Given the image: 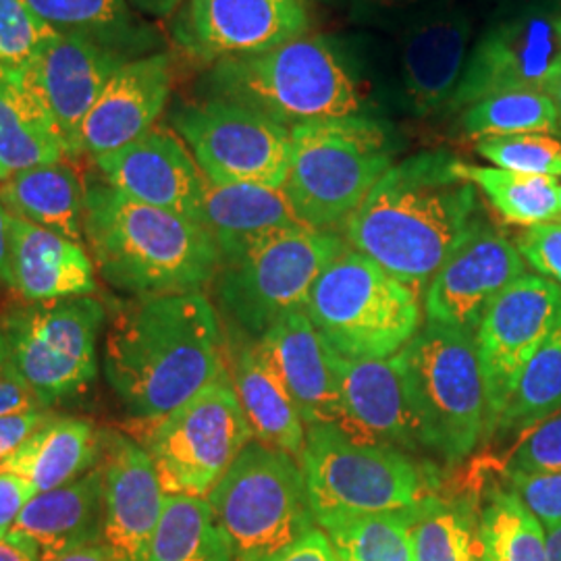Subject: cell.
Instances as JSON below:
<instances>
[{
	"label": "cell",
	"mask_w": 561,
	"mask_h": 561,
	"mask_svg": "<svg viewBox=\"0 0 561 561\" xmlns=\"http://www.w3.org/2000/svg\"><path fill=\"white\" fill-rule=\"evenodd\" d=\"M304 310L345 360L398 356L421 327L419 289L350 248L322 268Z\"/></svg>",
	"instance_id": "52a82bcc"
},
{
	"label": "cell",
	"mask_w": 561,
	"mask_h": 561,
	"mask_svg": "<svg viewBox=\"0 0 561 561\" xmlns=\"http://www.w3.org/2000/svg\"><path fill=\"white\" fill-rule=\"evenodd\" d=\"M233 561H268L310 533L314 520L300 460L248 443L208 493Z\"/></svg>",
	"instance_id": "9c48e42d"
},
{
	"label": "cell",
	"mask_w": 561,
	"mask_h": 561,
	"mask_svg": "<svg viewBox=\"0 0 561 561\" xmlns=\"http://www.w3.org/2000/svg\"><path fill=\"white\" fill-rule=\"evenodd\" d=\"M447 152H422L393 164L343 221L347 243L393 277L419 289L472 233L479 194Z\"/></svg>",
	"instance_id": "7a4b0ae2"
},
{
	"label": "cell",
	"mask_w": 561,
	"mask_h": 561,
	"mask_svg": "<svg viewBox=\"0 0 561 561\" xmlns=\"http://www.w3.org/2000/svg\"><path fill=\"white\" fill-rule=\"evenodd\" d=\"M561 410V321L522 368L495 431L524 433Z\"/></svg>",
	"instance_id": "74e56055"
},
{
	"label": "cell",
	"mask_w": 561,
	"mask_h": 561,
	"mask_svg": "<svg viewBox=\"0 0 561 561\" xmlns=\"http://www.w3.org/2000/svg\"><path fill=\"white\" fill-rule=\"evenodd\" d=\"M104 468L102 461L57 489L38 493L11 528L30 542L41 561H53L85 545L102 542Z\"/></svg>",
	"instance_id": "484cf974"
},
{
	"label": "cell",
	"mask_w": 561,
	"mask_h": 561,
	"mask_svg": "<svg viewBox=\"0 0 561 561\" xmlns=\"http://www.w3.org/2000/svg\"><path fill=\"white\" fill-rule=\"evenodd\" d=\"M412 510L321 522L340 561H414Z\"/></svg>",
	"instance_id": "d590c367"
},
{
	"label": "cell",
	"mask_w": 561,
	"mask_h": 561,
	"mask_svg": "<svg viewBox=\"0 0 561 561\" xmlns=\"http://www.w3.org/2000/svg\"><path fill=\"white\" fill-rule=\"evenodd\" d=\"M507 489L541 520L542 526L561 522V472L507 474Z\"/></svg>",
	"instance_id": "f6af8a7d"
},
{
	"label": "cell",
	"mask_w": 561,
	"mask_h": 561,
	"mask_svg": "<svg viewBox=\"0 0 561 561\" xmlns=\"http://www.w3.org/2000/svg\"><path fill=\"white\" fill-rule=\"evenodd\" d=\"M169 119L210 183L280 190L287 180L291 129L277 121L221 99L180 104Z\"/></svg>",
	"instance_id": "4fadbf2b"
},
{
	"label": "cell",
	"mask_w": 561,
	"mask_h": 561,
	"mask_svg": "<svg viewBox=\"0 0 561 561\" xmlns=\"http://www.w3.org/2000/svg\"><path fill=\"white\" fill-rule=\"evenodd\" d=\"M460 129L474 140L489 136L561 134L560 117L547 92L507 90L468 104L458 115Z\"/></svg>",
	"instance_id": "e575fe53"
},
{
	"label": "cell",
	"mask_w": 561,
	"mask_h": 561,
	"mask_svg": "<svg viewBox=\"0 0 561 561\" xmlns=\"http://www.w3.org/2000/svg\"><path fill=\"white\" fill-rule=\"evenodd\" d=\"M304 0H187L173 36L196 59L266 53L308 34Z\"/></svg>",
	"instance_id": "e0dca14e"
},
{
	"label": "cell",
	"mask_w": 561,
	"mask_h": 561,
	"mask_svg": "<svg viewBox=\"0 0 561 561\" xmlns=\"http://www.w3.org/2000/svg\"><path fill=\"white\" fill-rule=\"evenodd\" d=\"M340 373V426L352 439L398 449H422L419 421L398 356L381 360H345L335 354Z\"/></svg>",
	"instance_id": "603a6c76"
},
{
	"label": "cell",
	"mask_w": 561,
	"mask_h": 561,
	"mask_svg": "<svg viewBox=\"0 0 561 561\" xmlns=\"http://www.w3.org/2000/svg\"><path fill=\"white\" fill-rule=\"evenodd\" d=\"M547 561H561V522L547 526Z\"/></svg>",
	"instance_id": "9f6ffc18"
},
{
	"label": "cell",
	"mask_w": 561,
	"mask_h": 561,
	"mask_svg": "<svg viewBox=\"0 0 561 561\" xmlns=\"http://www.w3.org/2000/svg\"><path fill=\"white\" fill-rule=\"evenodd\" d=\"M173 90L167 53L129 60L106 81L80 129V157L99 159L140 140L162 115Z\"/></svg>",
	"instance_id": "7402d4cb"
},
{
	"label": "cell",
	"mask_w": 561,
	"mask_h": 561,
	"mask_svg": "<svg viewBox=\"0 0 561 561\" xmlns=\"http://www.w3.org/2000/svg\"><path fill=\"white\" fill-rule=\"evenodd\" d=\"M414 561H482L479 518L468 503L422 500L412 512Z\"/></svg>",
	"instance_id": "8d00e7d4"
},
{
	"label": "cell",
	"mask_w": 561,
	"mask_h": 561,
	"mask_svg": "<svg viewBox=\"0 0 561 561\" xmlns=\"http://www.w3.org/2000/svg\"><path fill=\"white\" fill-rule=\"evenodd\" d=\"M516 248L524 264L533 266L537 275L561 285V221L526 227Z\"/></svg>",
	"instance_id": "ee69618b"
},
{
	"label": "cell",
	"mask_w": 561,
	"mask_h": 561,
	"mask_svg": "<svg viewBox=\"0 0 561 561\" xmlns=\"http://www.w3.org/2000/svg\"><path fill=\"white\" fill-rule=\"evenodd\" d=\"M0 283L11 287L9 275V213L0 202Z\"/></svg>",
	"instance_id": "f5cc1de1"
},
{
	"label": "cell",
	"mask_w": 561,
	"mask_h": 561,
	"mask_svg": "<svg viewBox=\"0 0 561 561\" xmlns=\"http://www.w3.org/2000/svg\"><path fill=\"white\" fill-rule=\"evenodd\" d=\"M83 240L102 279L131 296L201 291L221 268L201 222L131 201L104 180L85 185Z\"/></svg>",
	"instance_id": "3957f363"
},
{
	"label": "cell",
	"mask_w": 561,
	"mask_h": 561,
	"mask_svg": "<svg viewBox=\"0 0 561 561\" xmlns=\"http://www.w3.org/2000/svg\"><path fill=\"white\" fill-rule=\"evenodd\" d=\"M30 410H46L34 391L7 366L0 373V419Z\"/></svg>",
	"instance_id": "c3c4849f"
},
{
	"label": "cell",
	"mask_w": 561,
	"mask_h": 561,
	"mask_svg": "<svg viewBox=\"0 0 561 561\" xmlns=\"http://www.w3.org/2000/svg\"><path fill=\"white\" fill-rule=\"evenodd\" d=\"M497 2V13H510V11H520V9H535V7H556L561 9V0H495Z\"/></svg>",
	"instance_id": "11a10c76"
},
{
	"label": "cell",
	"mask_w": 561,
	"mask_h": 561,
	"mask_svg": "<svg viewBox=\"0 0 561 561\" xmlns=\"http://www.w3.org/2000/svg\"><path fill=\"white\" fill-rule=\"evenodd\" d=\"M0 202L11 217L83 240L85 185L71 164L48 162L11 175L0 183Z\"/></svg>",
	"instance_id": "4dcf8cb0"
},
{
	"label": "cell",
	"mask_w": 561,
	"mask_h": 561,
	"mask_svg": "<svg viewBox=\"0 0 561 561\" xmlns=\"http://www.w3.org/2000/svg\"><path fill=\"white\" fill-rule=\"evenodd\" d=\"M101 447L102 435L90 422L48 419L7 460L0 461V472L21 477L44 493L92 470Z\"/></svg>",
	"instance_id": "f546056e"
},
{
	"label": "cell",
	"mask_w": 561,
	"mask_h": 561,
	"mask_svg": "<svg viewBox=\"0 0 561 561\" xmlns=\"http://www.w3.org/2000/svg\"><path fill=\"white\" fill-rule=\"evenodd\" d=\"M65 141L50 113L13 71L0 80V181L11 175L60 162Z\"/></svg>",
	"instance_id": "1f68e13d"
},
{
	"label": "cell",
	"mask_w": 561,
	"mask_h": 561,
	"mask_svg": "<svg viewBox=\"0 0 561 561\" xmlns=\"http://www.w3.org/2000/svg\"><path fill=\"white\" fill-rule=\"evenodd\" d=\"M0 561H41L32 545L23 541L13 530L0 539Z\"/></svg>",
	"instance_id": "f907efd6"
},
{
	"label": "cell",
	"mask_w": 561,
	"mask_h": 561,
	"mask_svg": "<svg viewBox=\"0 0 561 561\" xmlns=\"http://www.w3.org/2000/svg\"><path fill=\"white\" fill-rule=\"evenodd\" d=\"M94 162L102 180L131 201L201 222L208 180L175 129L154 125L140 140Z\"/></svg>",
	"instance_id": "ffe728a7"
},
{
	"label": "cell",
	"mask_w": 561,
	"mask_h": 561,
	"mask_svg": "<svg viewBox=\"0 0 561 561\" xmlns=\"http://www.w3.org/2000/svg\"><path fill=\"white\" fill-rule=\"evenodd\" d=\"M347 245L333 231L283 229L225 254L217 296L243 335H262L287 312L304 308L322 268Z\"/></svg>",
	"instance_id": "30bf717a"
},
{
	"label": "cell",
	"mask_w": 561,
	"mask_h": 561,
	"mask_svg": "<svg viewBox=\"0 0 561 561\" xmlns=\"http://www.w3.org/2000/svg\"><path fill=\"white\" fill-rule=\"evenodd\" d=\"M11 287L25 301L80 298L96 291L94 261L78 241L9 215Z\"/></svg>",
	"instance_id": "d4e9b609"
},
{
	"label": "cell",
	"mask_w": 561,
	"mask_h": 561,
	"mask_svg": "<svg viewBox=\"0 0 561 561\" xmlns=\"http://www.w3.org/2000/svg\"><path fill=\"white\" fill-rule=\"evenodd\" d=\"M456 173L481 190L503 221L520 227L560 219V180L456 161Z\"/></svg>",
	"instance_id": "836d02e7"
},
{
	"label": "cell",
	"mask_w": 561,
	"mask_h": 561,
	"mask_svg": "<svg viewBox=\"0 0 561 561\" xmlns=\"http://www.w3.org/2000/svg\"><path fill=\"white\" fill-rule=\"evenodd\" d=\"M268 561H340L337 553L331 545V539L327 537V533L314 526L310 533H306L300 541L294 542L291 547H287L285 551H280L279 556H275Z\"/></svg>",
	"instance_id": "681fc988"
},
{
	"label": "cell",
	"mask_w": 561,
	"mask_h": 561,
	"mask_svg": "<svg viewBox=\"0 0 561 561\" xmlns=\"http://www.w3.org/2000/svg\"><path fill=\"white\" fill-rule=\"evenodd\" d=\"M140 422V445L154 463L167 495L206 500L252 442L229 373L173 412Z\"/></svg>",
	"instance_id": "8fae6325"
},
{
	"label": "cell",
	"mask_w": 561,
	"mask_h": 561,
	"mask_svg": "<svg viewBox=\"0 0 561 561\" xmlns=\"http://www.w3.org/2000/svg\"><path fill=\"white\" fill-rule=\"evenodd\" d=\"M104 317L101 300L80 296L27 301L0 319L9 368L44 408L78 396L94 381Z\"/></svg>",
	"instance_id": "7c38bea8"
},
{
	"label": "cell",
	"mask_w": 561,
	"mask_h": 561,
	"mask_svg": "<svg viewBox=\"0 0 561 561\" xmlns=\"http://www.w3.org/2000/svg\"><path fill=\"white\" fill-rule=\"evenodd\" d=\"M125 62L94 42L50 32L32 62L15 73L57 123L67 157H80L81 125Z\"/></svg>",
	"instance_id": "d6986e66"
},
{
	"label": "cell",
	"mask_w": 561,
	"mask_h": 561,
	"mask_svg": "<svg viewBox=\"0 0 561 561\" xmlns=\"http://www.w3.org/2000/svg\"><path fill=\"white\" fill-rule=\"evenodd\" d=\"M547 96H549L551 102H553V106H556V111H558V117H560L561 125V71L556 76V80L549 83V88H547Z\"/></svg>",
	"instance_id": "6f0895ef"
},
{
	"label": "cell",
	"mask_w": 561,
	"mask_h": 561,
	"mask_svg": "<svg viewBox=\"0 0 561 561\" xmlns=\"http://www.w3.org/2000/svg\"><path fill=\"white\" fill-rule=\"evenodd\" d=\"M101 456L102 542L117 561H146L167 497L159 472L140 442L113 431L102 435Z\"/></svg>",
	"instance_id": "44dd1931"
},
{
	"label": "cell",
	"mask_w": 561,
	"mask_h": 561,
	"mask_svg": "<svg viewBox=\"0 0 561 561\" xmlns=\"http://www.w3.org/2000/svg\"><path fill=\"white\" fill-rule=\"evenodd\" d=\"M48 27L65 36L94 42L102 48L136 60L157 55L161 34L134 13L127 0H23Z\"/></svg>",
	"instance_id": "83f0119b"
},
{
	"label": "cell",
	"mask_w": 561,
	"mask_h": 561,
	"mask_svg": "<svg viewBox=\"0 0 561 561\" xmlns=\"http://www.w3.org/2000/svg\"><path fill=\"white\" fill-rule=\"evenodd\" d=\"M301 472L317 524L337 516L412 510L433 495V474L398 447L306 426Z\"/></svg>",
	"instance_id": "ba28073f"
},
{
	"label": "cell",
	"mask_w": 561,
	"mask_h": 561,
	"mask_svg": "<svg viewBox=\"0 0 561 561\" xmlns=\"http://www.w3.org/2000/svg\"><path fill=\"white\" fill-rule=\"evenodd\" d=\"M256 341L289 391L304 424L340 426L343 405L335 352L319 335L306 310L287 312Z\"/></svg>",
	"instance_id": "cb8c5ba5"
},
{
	"label": "cell",
	"mask_w": 561,
	"mask_h": 561,
	"mask_svg": "<svg viewBox=\"0 0 561 561\" xmlns=\"http://www.w3.org/2000/svg\"><path fill=\"white\" fill-rule=\"evenodd\" d=\"M146 561H233V553L210 503L167 495Z\"/></svg>",
	"instance_id": "d6a6232c"
},
{
	"label": "cell",
	"mask_w": 561,
	"mask_h": 561,
	"mask_svg": "<svg viewBox=\"0 0 561 561\" xmlns=\"http://www.w3.org/2000/svg\"><path fill=\"white\" fill-rule=\"evenodd\" d=\"M393 34V101L414 119L445 113L460 85L474 36L468 7L447 0Z\"/></svg>",
	"instance_id": "9a60e30c"
},
{
	"label": "cell",
	"mask_w": 561,
	"mask_h": 561,
	"mask_svg": "<svg viewBox=\"0 0 561 561\" xmlns=\"http://www.w3.org/2000/svg\"><path fill=\"white\" fill-rule=\"evenodd\" d=\"M53 561H117L113 558V553L106 549L104 542H94V545H85L76 551H69L65 556H60Z\"/></svg>",
	"instance_id": "816d5d0a"
},
{
	"label": "cell",
	"mask_w": 561,
	"mask_h": 561,
	"mask_svg": "<svg viewBox=\"0 0 561 561\" xmlns=\"http://www.w3.org/2000/svg\"><path fill=\"white\" fill-rule=\"evenodd\" d=\"M447 0H345L350 18L364 25L398 32Z\"/></svg>",
	"instance_id": "7bdbcfd3"
},
{
	"label": "cell",
	"mask_w": 561,
	"mask_h": 561,
	"mask_svg": "<svg viewBox=\"0 0 561 561\" xmlns=\"http://www.w3.org/2000/svg\"><path fill=\"white\" fill-rule=\"evenodd\" d=\"M560 219H561V183H560Z\"/></svg>",
	"instance_id": "91938a15"
},
{
	"label": "cell",
	"mask_w": 561,
	"mask_h": 561,
	"mask_svg": "<svg viewBox=\"0 0 561 561\" xmlns=\"http://www.w3.org/2000/svg\"><path fill=\"white\" fill-rule=\"evenodd\" d=\"M9 366V347L4 340V331H2V322H0V373Z\"/></svg>",
	"instance_id": "680465c9"
},
{
	"label": "cell",
	"mask_w": 561,
	"mask_h": 561,
	"mask_svg": "<svg viewBox=\"0 0 561 561\" xmlns=\"http://www.w3.org/2000/svg\"><path fill=\"white\" fill-rule=\"evenodd\" d=\"M204 99L248 106L291 129L368 115L360 67L337 42L300 36L266 53L217 60L201 80Z\"/></svg>",
	"instance_id": "277c9868"
},
{
	"label": "cell",
	"mask_w": 561,
	"mask_h": 561,
	"mask_svg": "<svg viewBox=\"0 0 561 561\" xmlns=\"http://www.w3.org/2000/svg\"><path fill=\"white\" fill-rule=\"evenodd\" d=\"M129 4H134L138 11L146 15H154V18H169L180 9L183 0H127Z\"/></svg>",
	"instance_id": "db71d44e"
},
{
	"label": "cell",
	"mask_w": 561,
	"mask_h": 561,
	"mask_svg": "<svg viewBox=\"0 0 561 561\" xmlns=\"http://www.w3.org/2000/svg\"><path fill=\"white\" fill-rule=\"evenodd\" d=\"M482 561H547L541 520L512 489H497L479 518Z\"/></svg>",
	"instance_id": "f35d334b"
},
{
	"label": "cell",
	"mask_w": 561,
	"mask_h": 561,
	"mask_svg": "<svg viewBox=\"0 0 561 561\" xmlns=\"http://www.w3.org/2000/svg\"><path fill=\"white\" fill-rule=\"evenodd\" d=\"M522 275L524 261L516 243L481 219L428 280L426 322L477 331L489 306Z\"/></svg>",
	"instance_id": "ac0fdd59"
},
{
	"label": "cell",
	"mask_w": 561,
	"mask_h": 561,
	"mask_svg": "<svg viewBox=\"0 0 561 561\" xmlns=\"http://www.w3.org/2000/svg\"><path fill=\"white\" fill-rule=\"evenodd\" d=\"M36 495L38 491L34 484L23 481L15 474L0 472V539H4L11 533L23 507Z\"/></svg>",
	"instance_id": "bcb514c9"
},
{
	"label": "cell",
	"mask_w": 561,
	"mask_h": 561,
	"mask_svg": "<svg viewBox=\"0 0 561 561\" xmlns=\"http://www.w3.org/2000/svg\"><path fill=\"white\" fill-rule=\"evenodd\" d=\"M55 32L23 0H0V62L18 73L36 57L42 41Z\"/></svg>",
	"instance_id": "60d3db41"
},
{
	"label": "cell",
	"mask_w": 561,
	"mask_h": 561,
	"mask_svg": "<svg viewBox=\"0 0 561 561\" xmlns=\"http://www.w3.org/2000/svg\"><path fill=\"white\" fill-rule=\"evenodd\" d=\"M398 360L419 421L422 449L447 463L466 460L491 433L489 391L474 331L426 322Z\"/></svg>",
	"instance_id": "8992f818"
},
{
	"label": "cell",
	"mask_w": 561,
	"mask_h": 561,
	"mask_svg": "<svg viewBox=\"0 0 561 561\" xmlns=\"http://www.w3.org/2000/svg\"><path fill=\"white\" fill-rule=\"evenodd\" d=\"M520 435L505 461V474L561 472V410Z\"/></svg>",
	"instance_id": "b9f144b4"
},
{
	"label": "cell",
	"mask_w": 561,
	"mask_h": 561,
	"mask_svg": "<svg viewBox=\"0 0 561 561\" xmlns=\"http://www.w3.org/2000/svg\"><path fill=\"white\" fill-rule=\"evenodd\" d=\"M231 381L252 439L300 458L306 424L259 341L250 340L241 345Z\"/></svg>",
	"instance_id": "4316f807"
},
{
	"label": "cell",
	"mask_w": 561,
	"mask_h": 561,
	"mask_svg": "<svg viewBox=\"0 0 561 561\" xmlns=\"http://www.w3.org/2000/svg\"><path fill=\"white\" fill-rule=\"evenodd\" d=\"M217 310L202 291L136 296L113 312L104 375L138 421H154L225 375Z\"/></svg>",
	"instance_id": "6da1fadb"
},
{
	"label": "cell",
	"mask_w": 561,
	"mask_h": 561,
	"mask_svg": "<svg viewBox=\"0 0 561 561\" xmlns=\"http://www.w3.org/2000/svg\"><path fill=\"white\" fill-rule=\"evenodd\" d=\"M201 225L215 238L225 254L262 236L308 227L296 215L283 187L250 183H210L202 201Z\"/></svg>",
	"instance_id": "f1b7e54d"
},
{
	"label": "cell",
	"mask_w": 561,
	"mask_h": 561,
	"mask_svg": "<svg viewBox=\"0 0 561 561\" xmlns=\"http://www.w3.org/2000/svg\"><path fill=\"white\" fill-rule=\"evenodd\" d=\"M561 71V9L535 7L493 15L474 42L445 115L507 90H542Z\"/></svg>",
	"instance_id": "5bb4252c"
},
{
	"label": "cell",
	"mask_w": 561,
	"mask_h": 561,
	"mask_svg": "<svg viewBox=\"0 0 561 561\" xmlns=\"http://www.w3.org/2000/svg\"><path fill=\"white\" fill-rule=\"evenodd\" d=\"M48 421L46 410H30L0 419V461L7 460L42 422Z\"/></svg>",
	"instance_id": "7dc6e473"
},
{
	"label": "cell",
	"mask_w": 561,
	"mask_h": 561,
	"mask_svg": "<svg viewBox=\"0 0 561 561\" xmlns=\"http://www.w3.org/2000/svg\"><path fill=\"white\" fill-rule=\"evenodd\" d=\"M477 152L500 169L561 178V141L547 134L489 136L477 140Z\"/></svg>",
	"instance_id": "ab89813d"
},
{
	"label": "cell",
	"mask_w": 561,
	"mask_h": 561,
	"mask_svg": "<svg viewBox=\"0 0 561 561\" xmlns=\"http://www.w3.org/2000/svg\"><path fill=\"white\" fill-rule=\"evenodd\" d=\"M560 321V283L528 273L514 280L484 312L474 335L489 391L491 433L522 368Z\"/></svg>",
	"instance_id": "2e32d148"
},
{
	"label": "cell",
	"mask_w": 561,
	"mask_h": 561,
	"mask_svg": "<svg viewBox=\"0 0 561 561\" xmlns=\"http://www.w3.org/2000/svg\"><path fill=\"white\" fill-rule=\"evenodd\" d=\"M396 131L375 115L322 119L291 127L283 192L300 221L331 231L393 167Z\"/></svg>",
	"instance_id": "5b68a950"
}]
</instances>
